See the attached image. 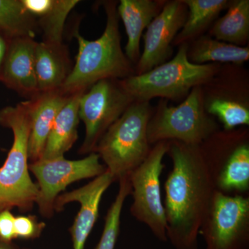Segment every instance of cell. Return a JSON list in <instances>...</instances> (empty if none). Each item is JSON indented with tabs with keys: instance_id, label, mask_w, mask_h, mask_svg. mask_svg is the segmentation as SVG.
<instances>
[{
	"instance_id": "obj_13",
	"label": "cell",
	"mask_w": 249,
	"mask_h": 249,
	"mask_svg": "<svg viewBox=\"0 0 249 249\" xmlns=\"http://www.w3.org/2000/svg\"><path fill=\"white\" fill-rule=\"evenodd\" d=\"M187 16L188 8L182 0L165 1L142 35L143 51L135 65V75L146 73L170 60L174 40L184 25Z\"/></svg>"
},
{
	"instance_id": "obj_5",
	"label": "cell",
	"mask_w": 249,
	"mask_h": 249,
	"mask_svg": "<svg viewBox=\"0 0 249 249\" xmlns=\"http://www.w3.org/2000/svg\"><path fill=\"white\" fill-rule=\"evenodd\" d=\"M153 109L148 101H134L98 142L94 152L115 181L130 175L150 153L147 125Z\"/></svg>"
},
{
	"instance_id": "obj_20",
	"label": "cell",
	"mask_w": 249,
	"mask_h": 249,
	"mask_svg": "<svg viewBox=\"0 0 249 249\" xmlns=\"http://www.w3.org/2000/svg\"><path fill=\"white\" fill-rule=\"evenodd\" d=\"M232 0H182L188 8L184 25L175 37L174 47L189 44L206 34L219 15L230 6Z\"/></svg>"
},
{
	"instance_id": "obj_7",
	"label": "cell",
	"mask_w": 249,
	"mask_h": 249,
	"mask_svg": "<svg viewBox=\"0 0 249 249\" xmlns=\"http://www.w3.org/2000/svg\"><path fill=\"white\" fill-rule=\"evenodd\" d=\"M199 145L216 191L227 195L249 191L248 129H219Z\"/></svg>"
},
{
	"instance_id": "obj_17",
	"label": "cell",
	"mask_w": 249,
	"mask_h": 249,
	"mask_svg": "<svg viewBox=\"0 0 249 249\" xmlns=\"http://www.w3.org/2000/svg\"><path fill=\"white\" fill-rule=\"evenodd\" d=\"M34 65L39 93L60 89L70 76L73 64L63 42H36Z\"/></svg>"
},
{
	"instance_id": "obj_24",
	"label": "cell",
	"mask_w": 249,
	"mask_h": 249,
	"mask_svg": "<svg viewBox=\"0 0 249 249\" xmlns=\"http://www.w3.org/2000/svg\"><path fill=\"white\" fill-rule=\"evenodd\" d=\"M79 2L78 0H52L45 14L37 18L42 41L63 42L62 36L67 18Z\"/></svg>"
},
{
	"instance_id": "obj_3",
	"label": "cell",
	"mask_w": 249,
	"mask_h": 249,
	"mask_svg": "<svg viewBox=\"0 0 249 249\" xmlns=\"http://www.w3.org/2000/svg\"><path fill=\"white\" fill-rule=\"evenodd\" d=\"M0 124L14 133L12 147L0 168V212L14 207L28 212L36 204L38 187L29 175L31 120L27 101L1 109Z\"/></svg>"
},
{
	"instance_id": "obj_16",
	"label": "cell",
	"mask_w": 249,
	"mask_h": 249,
	"mask_svg": "<svg viewBox=\"0 0 249 249\" xmlns=\"http://www.w3.org/2000/svg\"><path fill=\"white\" fill-rule=\"evenodd\" d=\"M61 89L39 93L27 100L31 120L29 160L31 163L42 157L46 142L59 111L71 97Z\"/></svg>"
},
{
	"instance_id": "obj_9",
	"label": "cell",
	"mask_w": 249,
	"mask_h": 249,
	"mask_svg": "<svg viewBox=\"0 0 249 249\" xmlns=\"http://www.w3.org/2000/svg\"><path fill=\"white\" fill-rule=\"evenodd\" d=\"M249 72L243 65L224 64L203 85L206 112L217 117L224 130L249 124Z\"/></svg>"
},
{
	"instance_id": "obj_12",
	"label": "cell",
	"mask_w": 249,
	"mask_h": 249,
	"mask_svg": "<svg viewBox=\"0 0 249 249\" xmlns=\"http://www.w3.org/2000/svg\"><path fill=\"white\" fill-rule=\"evenodd\" d=\"M29 169L37 180L38 195L36 204L40 214L51 217L54 213V203L69 185L84 178H96L107 168L100 163L96 152L83 160H70L65 157L41 160L30 163Z\"/></svg>"
},
{
	"instance_id": "obj_8",
	"label": "cell",
	"mask_w": 249,
	"mask_h": 249,
	"mask_svg": "<svg viewBox=\"0 0 249 249\" xmlns=\"http://www.w3.org/2000/svg\"><path fill=\"white\" fill-rule=\"evenodd\" d=\"M169 141L155 144L147 158L129 175L133 203L132 215L143 223L154 235L167 242L166 219L160 194V177L165 165L163 160L169 149Z\"/></svg>"
},
{
	"instance_id": "obj_4",
	"label": "cell",
	"mask_w": 249,
	"mask_h": 249,
	"mask_svg": "<svg viewBox=\"0 0 249 249\" xmlns=\"http://www.w3.org/2000/svg\"><path fill=\"white\" fill-rule=\"evenodd\" d=\"M188 46H178L173 59L146 73L121 80V84L134 101L150 102L155 98L183 101L193 88L203 86L211 80L222 65L192 63L187 55Z\"/></svg>"
},
{
	"instance_id": "obj_18",
	"label": "cell",
	"mask_w": 249,
	"mask_h": 249,
	"mask_svg": "<svg viewBox=\"0 0 249 249\" xmlns=\"http://www.w3.org/2000/svg\"><path fill=\"white\" fill-rule=\"evenodd\" d=\"M165 2V0H121L118 3V16L124 22L127 36L124 54L134 67L142 55V33L160 14Z\"/></svg>"
},
{
	"instance_id": "obj_25",
	"label": "cell",
	"mask_w": 249,
	"mask_h": 249,
	"mask_svg": "<svg viewBox=\"0 0 249 249\" xmlns=\"http://www.w3.org/2000/svg\"><path fill=\"white\" fill-rule=\"evenodd\" d=\"M119 190L115 200L108 210L104 229L94 249H114L120 232L121 216L124 201L132 193L129 175L119 180Z\"/></svg>"
},
{
	"instance_id": "obj_11",
	"label": "cell",
	"mask_w": 249,
	"mask_h": 249,
	"mask_svg": "<svg viewBox=\"0 0 249 249\" xmlns=\"http://www.w3.org/2000/svg\"><path fill=\"white\" fill-rule=\"evenodd\" d=\"M199 234L206 249H249V197L214 191Z\"/></svg>"
},
{
	"instance_id": "obj_10",
	"label": "cell",
	"mask_w": 249,
	"mask_h": 249,
	"mask_svg": "<svg viewBox=\"0 0 249 249\" xmlns=\"http://www.w3.org/2000/svg\"><path fill=\"white\" fill-rule=\"evenodd\" d=\"M134 101L119 79L100 80L83 93L80 98L79 118L85 124V137L78 153L94 152L107 129Z\"/></svg>"
},
{
	"instance_id": "obj_23",
	"label": "cell",
	"mask_w": 249,
	"mask_h": 249,
	"mask_svg": "<svg viewBox=\"0 0 249 249\" xmlns=\"http://www.w3.org/2000/svg\"><path fill=\"white\" fill-rule=\"evenodd\" d=\"M0 32L11 39H35L40 30L37 19L24 9L22 0H0Z\"/></svg>"
},
{
	"instance_id": "obj_19",
	"label": "cell",
	"mask_w": 249,
	"mask_h": 249,
	"mask_svg": "<svg viewBox=\"0 0 249 249\" xmlns=\"http://www.w3.org/2000/svg\"><path fill=\"white\" fill-rule=\"evenodd\" d=\"M83 93L72 95L59 111L46 142L41 159L51 160L64 157L65 152L74 145L78 139L80 98Z\"/></svg>"
},
{
	"instance_id": "obj_21",
	"label": "cell",
	"mask_w": 249,
	"mask_h": 249,
	"mask_svg": "<svg viewBox=\"0 0 249 249\" xmlns=\"http://www.w3.org/2000/svg\"><path fill=\"white\" fill-rule=\"evenodd\" d=\"M188 60L196 65L207 63L243 65L249 60V48L219 41L207 34L188 44Z\"/></svg>"
},
{
	"instance_id": "obj_22",
	"label": "cell",
	"mask_w": 249,
	"mask_h": 249,
	"mask_svg": "<svg viewBox=\"0 0 249 249\" xmlns=\"http://www.w3.org/2000/svg\"><path fill=\"white\" fill-rule=\"evenodd\" d=\"M227 11L217 18L207 34L219 41L239 47L248 46L249 1L232 0Z\"/></svg>"
},
{
	"instance_id": "obj_28",
	"label": "cell",
	"mask_w": 249,
	"mask_h": 249,
	"mask_svg": "<svg viewBox=\"0 0 249 249\" xmlns=\"http://www.w3.org/2000/svg\"><path fill=\"white\" fill-rule=\"evenodd\" d=\"M13 39L10 38L8 36L0 32V80H1V72H2L6 53H7L11 41Z\"/></svg>"
},
{
	"instance_id": "obj_1",
	"label": "cell",
	"mask_w": 249,
	"mask_h": 249,
	"mask_svg": "<svg viewBox=\"0 0 249 249\" xmlns=\"http://www.w3.org/2000/svg\"><path fill=\"white\" fill-rule=\"evenodd\" d=\"M173 169L165 183L167 238L175 249H198V235L215 188L200 145L169 141Z\"/></svg>"
},
{
	"instance_id": "obj_27",
	"label": "cell",
	"mask_w": 249,
	"mask_h": 249,
	"mask_svg": "<svg viewBox=\"0 0 249 249\" xmlns=\"http://www.w3.org/2000/svg\"><path fill=\"white\" fill-rule=\"evenodd\" d=\"M15 217L9 210H4L0 212V240L4 242H12L16 239Z\"/></svg>"
},
{
	"instance_id": "obj_15",
	"label": "cell",
	"mask_w": 249,
	"mask_h": 249,
	"mask_svg": "<svg viewBox=\"0 0 249 249\" xmlns=\"http://www.w3.org/2000/svg\"><path fill=\"white\" fill-rule=\"evenodd\" d=\"M35 39H13L5 58L1 80L22 97L30 100L39 93L36 80L34 52Z\"/></svg>"
},
{
	"instance_id": "obj_6",
	"label": "cell",
	"mask_w": 249,
	"mask_h": 249,
	"mask_svg": "<svg viewBox=\"0 0 249 249\" xmlns=\"http://www.w3.org/2000/svg\"><path fill=\"white\" fill-rule=\"evenodd\" d=\"M219 129L214 117L205 109L202 86H197L178 106L160 100L149 121L147 138L150 145L178 141L199 145Z\"/></svg>"
},
{
	"instance_id": "obj_2",
	"label": "cell",
	"mask_w": 249,
	"mask_h": 249,
	"mask_svg": "<svg viewBox=\"0 0 249 249\" xmlns=\"http://www.w3.org/2000/svg\"><path fill=\"white\" fill-rule=\"evenodd\" d=\"M117 5V1H103L106 25L96 40L85 39L78 27L73 30L78 51L71 73L60 89L66 94L86 92L100 80H123L135 75V67L121 47Z\"/></svg>"
},
{
	"instance_id": "obj_26",
	"label": "cell",
	"mask_w": 249,
	"mask_h": 249,
	"mask_svg": "<svg viewBox=\"0 0 249 249\" xmlns=\"http://www.w3.org/2000/svg\"><path fill=\"white\" fill-rule=\"evenodd\" d=\"M44 222H40L36 216L20 215L15 217L14 231L16 239L32 240L40 237L45 228Z\"/></svg>"
},
{
	"instance_id": "obj_29",
	"label": "cell",
	"mask_w": 249,
	"mask_h": 249,
	"mask_svg": "<svg viewBox=\"0 0 249 249\" xmlns=\"http://www.w3.org/2000/svg\"><path fill=\"white\" fill-rule=\"evenodd\" d=\"M0 249H31L25 248V247H18V246L14 245L12 242H4L0 240Z\"/></svg>"
},
{
	"instance_id": "obj_14",
	"label": "cell",
	"mask_w": 249,
	"mask_h": 249,
	"mask_svg": "<svg viewBox=\"0 0 249 249\" xmlns=\"http://www.w3.org/2000/svg\"><path fill=\"white\" fill-rule=\"evenodd\" d=\"M115 181L110 172L106 170L85 186L69 193L59 195L54 203V211H61L65 205L77 201L80 204L79 212L75 218L70 231L73 249H84L99 214V206L103 194Z\"/></svg>"
}]
</instances>
